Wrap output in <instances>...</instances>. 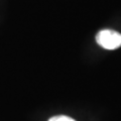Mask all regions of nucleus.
Returning a JSON list of instances; mask_svg holds the SVG:
<instances>
[{
    "label": "nucleus",
    "instance_id": "nucleus-1",
    "mask_svg": "<svg viewBox=\"0 0 121 121\" xmlns=\"http://www.w3.org/2000/svg\"><path fill=\"white\" fill-rule=\"evenodd\" d=\"M97 43L105 50H116L121 47V35L110 29H103L96 35Z\"/></svg>",
    "mask_w": 121,
    "mask_h": 121
},
{
    "label": "nucleus",
    "instance_id": "nucleus-2",
    "mask_svg": "<svg viewBox=\"0 0 121 121\" xmlns=\"http://www.w3.org/2000/svg\"><path fill=\"white\" fill-rule=\"evenodd\" d=\"M48 121H76V120L66 115H58V116L52 117L51 119H48Z\"/></svg>",
    "mask_w": 121,
    "mask_h": 121
}]
</instances>
